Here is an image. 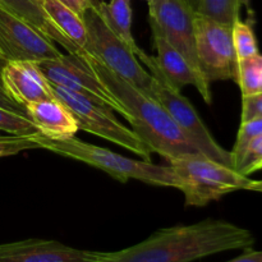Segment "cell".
Segmentation results:
<instances>
[{"label":"cell","instance_id":"obj_1","mask_svg":"<svg viewBox=\"0 0 262 262\" xmlns=\"http://www.w3.org/2000/svg\"><path fill=\"white\" fill-rule=\"evenodd\" d=\"M253 245L250 230L224 220L206 219L164 228L132 247L106 252L102 262H192L227 251H250Z\"/></svg>","mask_w":262,"mask_h":262},{"label":"cell","instance_id":"obj_17","mask_svg":"<svg viewBox=\"0 0 262 262\" xmlns=\"http://www.w3.org/2000/svg\"><path fill=\"white\" fill-rule=\"evenodd\" d=\"M43 12L61 32V35L71 41L77 49L84 50L87 43V32L83 18L59 0H40ZM86 51V50H84Z\"/></svg>","mask_w":262,"mask_h":262},{"label":"cell","instance_id":"obj_25","mask_svg":"<svg viewBox=\"0 0 262 262\" xmlns=\"http://www.w3.org/2000/svg\"><path fill=\"white\" fill-rule=\"evenodd\" d=\"M262 169V136L251 141L250 145L243 152L235 170L242 176L248 177Z\"/></svg>","mask_w":262,"mask_h":262},{"label":"cell","instance_id":"obj_26","mask_svg":"<svg viewBox=\"0 0 262 262\" xmlns=\"http://www.w3.org/2000/svg\"><path fill=\"white\" fill-rule=\"evenodd\" d=\"M262 118V91L242 96V122Z\"/></svg>","mask_w":262,"mask_h":262},{"label":"cell","instance_id":"obj_5","mask_svg":"<svg viewBox=\"0 0 262 262\" xmlns=\"http://www.w3.org/2000/svg\"><path fill=\"white\" fill-rule=\"evenodd\" d=\"M136 56L150 69V74L154 77L151 99L156 100L168 112L179 129L186 135V137L200 152L205 154L223 165L233 168L232 154L215 141L189 100L184 97L181 91L166 83L156 66L155 56L148 55L142 49H138Z\"/></svg>","mask_w":262,"mask_h":262},{"label":"cell","instance_id":"obj_29","mask_svg":"<svg viewBox=\"0 0 262 262\" xmlns=\"http://www.w3.org/2000/svg\"><path fill=\"white\" fill-rule=\"evenodd\" d=\"M228 262H262V251H246L242 256Z\"/></svg>","mask_w":262,"mask_h":262},{"label":"cell","instance_id":"obj_8","mask_svg":"<svg viewBox=\"0 0 262 262\" xmlns=\"http://www.w3.org/2000/svg\"><path fill=\"white\" fill-rule=\"evenodd\" d=\"M199 66L206 82H237L238 58L233 43L232 26L196 12L193 18Z\"/></svg>","mask_w":262,"mask_h":262},{"label":"cell","instance_id":"obj_14","mask_svg":"<svg viewBox=\"0 0 262 262\" xmlns=\"http://www.w3.org/2000/svg\"><path fill=\"white\" fill-rule=\"evenodd\" d=\"M152 41L154 48L158 51L156 66L166 83L178 91H182L186 86L192 84L196 87L205 102L211 104V90L202 83L186 58L156 31H152Z\"/></svg>","mask_w":262,"mask_h":262},{"label":"cell","instance_id":"obj_2","mask_svg":"<svg viewBox=\"0 0 262 262\" xmlns=\"http://www.w3.org/2000/svg\"><path fill=\"white\" fill-rule=\"evenodd\" d=\"M84 58L102 83L122 102L127 110L125 119L151 152L163 156L166 161L183 154L200 152L156 100L143 95L90 54L84 53Z\"/></svg>","mask_w":262,"mask_h":262},{"label":"cell","instance_id":"obj_19","mask_svg":"<svg viewBox=\"0 0 262 262\" xmlns=\"http://www.w3.org/2000/svg\"><path fill=\"white\" fill-rule=\"evenodd\" d=\"M246 0H200L197 13L217 22L233 26L239 19L241 8Z\"/></svg>","mask_w":262,"mask_h":262},{"label":"cell","instance_id":"obj_21","mask_svg":"<svg viewBox=\"0 0 262 262\" xmlns=\"http://www.w3.org/2000/svg\"><path fill=\"white\" fill-rule=\"evenodd\" d=\"M232 33L238 60L258 54L257 41L251 25L241 19L235 20L232 26Z\"/></svg>","mask_w":262,"mask_h":262},{"label":"cell","instance_id":"obj_33","mask_svg":"<svg viewBox=\"0 0 262 262\" xmlns=\"http://www.w3.org/2000/svg\"><path fill=\"white\" fill-rule=\"evenodd\" d=\"M146 2H147V3H151V2H152V0H146Z\"/></svg>","mask_w":262,"mask_h":262},{"label":"cell","instance_id":"obj_30","mask_svg":"<svg viewBox=\"0 0 262 262\" xmlns=\"http://www.w3.org/2000/svg\"><path fill=\"white\" fill-rule=\"evenodd\" d=\"M247 191L261 192L262 193V181H251L247 187Z\"/></svg>","mask_w":262,"mask_h":262},{"label":"cell","instance_id":"obj_15","mask_svg":"<svg viewBox=\"0 0 262 262\" xmlns=\"http://www.w3.org/2000/svg\"><path fill=\"white\" fill-rule=\"evenodd\" d=\"M26 112L41 135L50 140H67L79 130L76 118L58 99L31 102Z\"/></svg>","mask_w":262,"mask_h":262},{"label":"cell","instance_id":"obj_6","mask_svg":"<svg viewBox=\"0 0 262 262\" xmlns=\"http://www.w3.org/2000/svg\"><path fill=\"white\" fill-rule=\"evenodd\" d=\"M87 32L86 53L150 97L154 77L142 68L136 54L105 25L96 5L82 15Z\"/></svg>","mask_w":262,"mask_h":262},{"label":"cell","instance_id":"obj_18","mask_svg":"<svg viewBox=\"0 0 262 262\" xmlns=\"http://www.w3.org/2000/svg\"><path fill=\"white\" fill-rule=\"evenodd\" d=\"M97 12L101 15L105 25L133 51L137 53L138 46L132 35V8L130 0H110L105 3L99 0Z\"/></svg>","mask_w":262,"mask_h":262},{"label":"cell","instance_id":"obj_16","mask_svg":"<svg viewBox=\"0 0 262 262\" xmlns=\"http://www.w3.org/2000/svg\"><path fill=\"white\" fill-rule=\"evenodd\" d=\"M0 4L4 5L7 9L30 22L36 28L41 31L43 35L48 36L51 41L58 42L63 49L72 54H82L84 50L77 49L71 41L67 40L60 31L53 25L46 13L41 7L40 0H0Z\"/></svg>","mask_w":262,"mask_h":262},{"label":"cell","instance_id":"obj_11","mask_svg":"<svg viewBox=\"0 0 262 262\" xmlns=\"http://www.w3.org/2000/svg\"><path fill=\"white\" fill-rule=\"evenodd\" d=\"M61 54L54 41L38 28L0 4V61L38 63Z\"/></svg>","mask_w":262,"mask_h":262},{"label":"cell","instance_id":"obj_7","mask_svg":"<svg viewBox=\"0 0 262 262\" xmlns=\"http://www.w3.org/2000/svg\"><path fill=\"white\" fill-rule=\"evenodd\" d=\"M54 96L76 118L78 129L110 141L145 161H151V150L133 130L118 122L112 110L77 92L51 84Z\"/></svg>","mask_w":262,"mask_h":262},{"label":"cell","instance_id":"obj_34","mask_svg":"<svg viewBox=\"0 0 262 262\" xmlns=\"http://www.w3.org/2000/svg\"><path fill=\"white\" fill-rule=\"evenodd\" d=\"M261 91H262V83H261Z\"/></svg>","mask_w":262,"mask_h":262},{"label":"cell","instance_id":"obj_12","mask_svg":"<svg viewBox=\"0 0 262 262\" xmlns=\"http://www.w3.org/2000/svg\"><path fill=\"white\" fill-rule=\"evenodd\" d=\"M105 256L106 252L79 250L38 238L0 245V262H102Z\"/></svg>","mask_w":262,"mask_h":262},{"label":"cell","instance_id":"obj_20","mask_svg":"<svg viewBox=\"0 0 262 262\" xmlns=\"http://www.w3.org/2000/svg\"><path fill=\"white\" fill-rule=\"evenodd\" d=\"M237 83L242 90V96L261 91L262 55L260 53L238 60Z\"/></svg>","mask_w":262,"mask_h":262},{"label":"cell","instance_id":"obj_24","mask_svg":"<svg viewBox=\"0 0 262 262\" xmlns=\"http://www.w3.org/2000/svg\"><path fill=\"white\" fill-rule=\"evenodd\" d=\"M35 148H41L37 133L31 136H0V159Z\"/></svg>","mask_w":262,"mask_h":262},{"label":"cell","instance_id":"obj_3","mask_svg":"<svg viewBox=\"0 0 262 262\" xmlns=\"http://www.w3.org/2000/svg\"><path fill=\"white\" fill-rule=\"evenodd\" d=\"M37 141L43 150L100 169L122 183H127L129 179H136L154 186L179 188L178 177L170 165H155L151 161L133 160L74 137L67 140H50L37 133Z\"/></svg>","mask_w":262,"mask_h":262},{"label":"cell","instance_id":"obj_31","mask_svg":"<svg viewBox=\"0 0 262 262\" xmlns=\"http://www.w3.org/2000/svg\"><path fill=\"white\" fill-rule=\"evenodd\" d=\"M184 2H186L188 5H191L192 9L196 10V12H197V8H199L200 0H184Z\"/></svg>","mask_w":262,"mask_h":262},{"label":"cell","instance_id":"obj_4","mask_svg":"<svg viewBox=\"0 0 262 262\" xmlns=\"http://www.w3.org/2000/svg\"><path fill=\"white\" fill-rule=\"evenodd\" d=\"M170 166L177 174L187 206H206L225 194L247 189L251 179L202 152H188L173 159Z\"/></svg>","mask_w":262,"mask_h":262},{"label":"cell","instance_id":"obj_32","mask_svg":"<svg viewBox=\"0 0 262 262\" xmlns=\"http://www.w3.org/2000/svg\"><path fill=\"white\" fill-rule=\"evenodd\" d=\"M4 64L5 63L0 61V91H3V92H5L4 89H3V82H2V68H3V66H4Z\"/></svg>","mask_w":262,"mask_h":262},{"label":"cell","instance_id":"obj_27","mask_svg":"<svg viewBox=\"0 0 262 262\" xmlns=\"http://www.w3.org/2000/svg\"><path fill=\"white\" fill-rule=\"evenodd\" d=\"M59 2L82 17L83 13L86 12L89 8L95 7V5L99 3V0H59Z\"/></svg>","mask_w":262,"mask_h":262},{"label":"cell","instance_id":"obj_22","mask_svg":"<svg viewBox=\"0 0 262 262\" xmlns=\"http://www.w3.org/2000/svg\"><path fill=\"white\" fill-rule=\"evenodd\" d=\"M0 130L13 136H31L40 133L30 118L0 106Z\"/></svg>","mask_w":262,"mask_h":262},{"label":"cell","instance_id":"obj_10","mask_svg":"<svg viewBox=\"0 0 262 262\" xmlns=\"http://www.w3.org/2000/svg\"><path fill=\"white\" fill-rule=\"evenodd\" d=\"M196 10L184 0H152L148 3L151 31L160 33L186 58L205 86L210 87L199 66L193 18Z\"/></svg>","mask_w":262,"mask_h":262},{"label":"cell","instance_id":"obj_13","mask_svg":"<svg viewBox=\"0 0 262 262\" xmlns=\"http://www.w3.org/2000/svg\"><path fill=\"white\" fill-rule=\"evenodd\" d=\"M2 82L5 94L25 109L31 102L55 99L51 83L35 61L5 63L2 68Z\"/></svg>","mask_w":262,"mask_h":262},{"label":"cell","instance_id":"obj_28","mask_svg":"<svg viewBox=\"0 0 262 262\" xmlns=\"http://www.w3.org/2000/svg\"><path fill=\"white\" fill-rule=\"evenodd\" d=\"M0 106L5 107V109H8V110H12V112L19 113V114L25 115V117L28 118L27 112H26L25 107L20 106L19 104H17V102H15L14 100L10 99V97L8 96V95L5 94V92H3V91H0Z\"/></svg>","mask_w":262,"mask_h":262},{"label":"cell","instance_id":"obj_9","mask_svg":"<svg viewBox=\"0 0 262 262\" xmlns=\"http://www.w3.org/2000/svg\"><path fill=\"white\" fill-rule=\"evenodd\" d=\"M84 53L61 54L58 58L38 61L37 66L51 84L77 92L127 118L125 107L95 74L84 58Z\"/></svg>","mask_w":262,"mask_h":262},{"label":"cell","instance_id":"obj_23","mask_svg":"<svg viewBox=\"0 0 262 262\" xmlns=\"http://www.w3.org/2000/svg\"><path fill=\"white\" fill-rule=\"evenodd\" d=\"M260 136H262V118H256V119L241 123L239 130H238L237 135V141H235L233 150L230 151L233 159V168L235 169L237 164L239 163L243 152L247 148V146L250 145L251 141L260 137Z\"/></svg>","mask_w":262,"mask_h":262}]
</instances>
